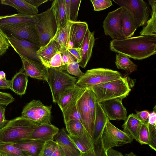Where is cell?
I'll return each mask as SVG.
<instances>
[{"label":"cell","instance_id":"003e7915","mask_svg":"<svg viewBox=\"0 0 156 156\" xmlns=\"http://www.w3.org/2000/svg\"></svg>","mask_w":156,"mask_h":156},{"label":"cell","instance_id":"836d02e7","mask_svg":"<svg viewBox=\"0 0 156 156\" xmlns=\"http://www.w3.org/2000/svg\"><path fill=\"white\" fill-rule=\"evenodd\" d=\"M115 64L118 69H123L129 73L137 69V66L129 57L121 54H116Z\"/></svg>","mask_w":156,"mask_h":156},{"label":"cell","instance_id":"83f0119b","mask_svg":"<svg viewBox=\"0 0 156 156\" xmlns=\"http://www.w3.org/2000/svg\"><path fill=\"white\" fill-rule=\"evenodd\" d=\"M28 76L24 71L20 70L11 80L10 89L19 95L24 94L28 80Z\"/></svg>","mask_w":156,"mask_h":156},{"label":"cell","instance_id":"3957f363","mask_svg":"<svg viewBox=\"0 0 156 156\" xmlns=\"http://www.w3.org/2000/svg\"><path fill=\"white\" fill-rule=\"evenodd\" d=\"M96 95L97 102L116 98L123 99L131 90L127 78H122L98 84L88 88Z\"/></svg>","mask_w":156,"mask_h":156},{"label":"cell","instance_id":"9f6ffc18","mask_svg":"<svg viewBox=\"0 0 156 156\" xmlns=\"http://www.w3.org/2000/svg\"><path fill=\"white\" fill-rule=\"evenodd\" d=\"M106 153L108 156H124L121 152L112 148L109 149Z\"/></svg>","mask_w":156,"mask_h":156},{"label":"cell","instance_id":"6125c7cd","mask_svg":"<svg viewBox=\"0 0 156 156\" xmlns=\"http://www.w3.org/2000/svg\"><path fill=\"white\" fill-rule=\"evenodd\" d=\"M0 154L1 155V156H7L6 155H5L1 153L0 152Z\"/></svg>","mask_w":156,"mask_h":156},{"label":"cell","instance_id":"7402d4cb","mask_svg":"<svg viewBox=\"0 0 156 156\" xmlns=\"http://www.w3.org/2000/svg\"><path fill=\"white\" fill-rule=\"evenodd\" d=\"M95 41L94 32H91L88 29L87 31L81 48V60L79 66L85 68L90 58Z\"/></svg>","mask_w":156,"mask_h":156},{"label":"cell","instance_id":"7c38bea8","mask_svg":"<svg viewBox=\"0 0 156 156\" xmlns=\"http://www.w3.org/2000/svg\"><path fill=\"white\" fill-rule=\"evenodd\" d=\"M122 99L121 98H116L99 103L109 121H125L126 119L127 112L122 104Z\"/></svg>","mask_w":156,"mask_h":156},{"label":"cell","instance_id":"d6a6232c","mask_svg":"<svg viewBox=\"0 0 156 156\" xmlns=\"http://www.w3.org/2000/svg\"><path fill=\"white\" fill-rule=\"evenodd\" d=\"M85 89H82L75 85L73 87L65 91L57 103L62 112L80 93Z\"/></svg>","mask_w":156,"mask_h":156},{"label":"cell","instance_id":"11a10c76","mask_svg":"<svg viewBox=\"0 0 156 156\" xmlns=\"http://www.w3.org/2000/svg\"><path fill=\"white\" fill-rule=\"evenodd\" d=\"M34 6L38 7L42 4L48 1V0H25Z\"/></svg>","mask_w":156,"mask_h":156},{"label":"cell","instance_id":"277c9868","mask_svg":"<svg viewBox=\"0 0 156 156\" xmlns=\"http://www.w3.org/2000/svg\"><path fill=\"white\" fill-rule=\"evenodd\" d=\"M48 70L47 82L50 88L53 101L58 103L62 94L75 86L77 79L59 67L49 68Z\"/></svg>","mask_w":156,"mask_h":156},{"label":"cell","instance_id":"7dc6e473","mask_svg":"<svg viewBox=\"0 0 156 156\" xmlns=\"http://www.w3.org/2000/svg\"><path fill=\"white\" fill-rule=\"evenodd\" d=\"M14 100V98L10 94L0 91V105L7 106Z\"/></svg>","mask_w":156,"mask_h":156},{"label":"cell","instance_id":"d4e9b609","mask_svg":"<svg viewBox=\"0 0 156 156\" xmlns=\"http://www.w3.org/2000/svg\"><path fill=\"white\" fill-rule=\"evenodd\" d=\"M0 3L14 8L20 14L31 15L38 14V8L25 0H2Z\"/></svg>","mask_w":156,"mask_h":156},{"label":"cell","instance_id":"ba28073f","mask_svg":"<svg viewBox=\"0 0 156 156\" xmlns=\"http://www.w3.org/2000/svg\"><path fill=\"white\" fill-rule=\"evenodd\" d=\"M51 105H45L38 100H33L23 108L22 116L39 125L51 124Z\"/></svg>","mask_w":156,"mask_h":156},{"label":"cell","instance_id":"4fadbf2b","mask_svg":"<svg viewBox=\"0 0 156 156\" xmlns=\"http://www.w3.org/2000/svg\"><path fill=\"white\" fill-rule=\"evenodd\" d=\"M20 57L23 66L21 69L30 77L48 81L49 68L42 63L34 61L18 54Z\"/></svg>","mask_w":156,"mask_h":156},{"label":"cell","instance_id":"ffe728a7","mask_svg":"<svg viewBox=\"0 0 156 156\" xmlns=\"http://www.w3.org/2000/svg\"><path fill=\"white\" fill-rule=\"evenodd\" d=\"M69 135L81 153L88 156H96L92 137L86 131L80 136Z\"/></svg>","mask_w":156,"mask_h":156},{"label":"cell","instance_id":"2e32d148","mask_svg":"<svg viewBox=\"0 0 156 156\" xmlns=\"http://www.w3.org/2000/svg\"><path fill=\"white\" fill-rule=\"evenodd\" d=\"M55 136V141L62 156H80V151L64 129L59 130Z\"/></svg>","mask_w":156,"mask_h":156},{"label":"cell","instance_id":"ab89813d","mask_svg":"<svg viewBox=\"0 0 156 156\" xmlns=\"http://www.w3.org/2000/svg\"><path fill=\"white\" fill-rule=\"evenodd\" d=\"M81 0H70V21H77Z\"/></svg>","mask_w":156,"mask_h":156},{"label":"cell","instance_id":"681fc988","mask_svg":"<svg viewBox=\"0 0 156 156\" xmlns=\"http://www.w3.org/2000/svg\"><path fill=\"white\" fill-rule=\"evenodd\" d=\"M67 49L79 63L81 60V48H69Z\"/></svg>","mask_w":156,"mask_h":156},{"label":"cell","instance_id":"f35d334b","mask_svg":"<svg viewBox=\"0 0 156 156\" xmlns=\"http://www.w3.org/2000/svg\"><path fill=\"white\" fill-rule=\"evenodd\" d=\"M62 57L63 66L59 68L65 71L66 69L67 64L74 61H77L75 58L69 51L67 48H63L60 50Z\"/></svg>","mask_w":156,"mask_h":156},{"label":"cell","instance_id":"8992f818","mask_svg":"<svg viewBox=\"0 0 156 156\" xmlns=\"http://www.w3.org/2000/svg\"><path fill=\"white\" fill-rule=\"evenodd\" d=\"M38 22L36 23L39 37L40 47L47 43L55 36L58 25L55 13L51 7L38 14Z\"/></svg>","mask_w":156,"mask_h":156},{"label":"cell","instance_id":"52a82bcc","mask_svg":"<svg viewBox=\"0 0 156 156\" xmlns=\"http://www.w3.org/2000/svg\"><path fill=\"white\" fill-rule=\"evenodd\" d=\"M7 36L26 40L40 47L39 37L36 23H22L0 24Z\"/></svg>","mask_w":156,"mask_h":156},{"label":"cell","instance_id":"b9f144b4","mask_svg":"<svg viewBox=\"0 0 156 156\" xmlns=\"http://www.w3.org/2000/svg\"><path fill=\"white\" fill-rule=\"evenodd\" d=\"M94 10L100 11L105 9L112 5V2L110 0H91Z\"/></svg>","mask_w":156,"mask_h":156},{"label":"cell","instance_id":"5b68a950","mask_svg":"<svg viewBox=\"0 0 156 156\" xmlns=\"http://www.w3.org/2000/svg\"><path fill=\"white\" fill-rule=\"evenodd\" d=\"M118 71L104 68H97L87 70L78 78L75 85L83 89L122 78Z\"/></svg>","mask_w":156,"mask_h":156},{"label":"cell","instance_id":"603a6c76","mask_svg":"<svg viewBox=\"0 0 156 156\" xmlns=\"http://www.w3.org/2000/svg\"><path fill=\"white\" fill-rule=\"evenodd\" d=\"M143 122L136 114H130L122 126L123 131L133 140L137 141Z\"/></svg>","mask_w":156,"mask_h":156},{"label":"cell","instance_id":"6da1fadb","mask_svg":"<svg viewBox=\"0 0 156 156\" xmlns=\"http://www.w3.org/2000/svg\"><path fill=\"white\" fill-rule=\"evenodd\" d=\"M109 48L117 53L142 60L156 54V36L146 35L113 39Z\"/></svg>","mask_w":156,"mask_h":156},{"label":"cell","instance_id":"d6986e66","mask_svg":"<svg viewBox=\"0 0 156 156\" xmlns=\"http://www.w3.org/2000/svg\"><path fill=\"white\" fill-rule=\"evenodd\" d=\"M59 129L51 124H43L38 125L27 139L37 140L44 142L53 140L58 133Z\"/></svg>","mask_w":156,"mask_h":156},{"label":"cell","instance_id":"4316f807","mask_svg":"<svg viewBox=\"0 0 156 156\" xmlns=\"http://www.w3.org/2000/svg\"><path fill=\"white\" fill-rule=\"evenodd\" d=\"M122 7V29L125 38L132 37L138 27L137 24L129 11Z\"/></svg>","mask_w":156,"mask_h":156},{"label":"cell","instance_id":"30bf717a","mask_svg":"<svg viewBox=\"0 0 156 156\" xmlns=\"http://www.w3.org/2000/svg\"><path fill=\"white\" fill-rule=\"evenodd\" d=\"M103 145L107 151L112 147L130 144L133 140L123 131L107 122L101 136Z\"/></svg>","mask_w":156,"mask_h":156},{"label":"cell","instance_id":"db71d44e","mask_svg":"<svg viewBox=\"0 0 156 156\" xmlns=\"http://www.w3.org/2000/svg\"><path fill=\"white\" fill-rule=\"evenodd\" d=\"M11 80L4 79L0 77V89H10Z\"/></svg>","mask_w":156,"mask_h":156},{"label":"cell","instance_id":"f907efd6","mask_svg":"<svg viewBox=\"0 0 156 156\" xmlns=\"http://www.w3.org/2000/svg\"><path fill=\"white\" fill-rule=\"evenodd\" d=\"M5 106L0 105V129L7 124L8 121L5 118Z\"/></svg>","mask_w":156,"mask_h":156},{"label":"cell","instance_id":"4dcf8cb0","mask_svg":"<svg viewBox=\"0 0 156 156\" xmlns=\"http://www.w3.org/2000/svg\"><path fill=\"white\" fill-rule=\"evenodd\" d=\"M86 89L80 93L62 112L65 123L69 120L73 119L78 120L82 123L80 115L77 109V103Z\"/></svg>","mask_w":156,"mask_h":156},{"label":"cell","instance_id":"03108f58","mask_svg":"<svg viewBox=\"0 0 156 156\" xmlns=\"http://www.w3.org/2000/svg\"></svg>","mask_w":156,"mask_h":156},{"label":"cell","instance_id":"ac0fdd59","mask_svg":"<svg viewBox=\"0 0 156 156\" xmlns=\"http://www.w3.org/2000/svg\"><path fill=\"white\" fill-rule=\"evenodd\" d=\"M45 142L37 140L25 139L12 143L29 156H42Z\"/></svg>","mask_w":156,"mask_h":156},{"label":"cell","instance_id":"8d00e7d4","mask_svg":"<svg viewBox=\"0 0 156 156\" xmlns=\"http://www.w3.org/2000/svg\"><path fill=\"white\" fill-rule=\"evenodd\" d=\"M148 124L147 122H143L140 129L137 141L141 145H148L149 138Z\"/></svg>","mask_w":156,"mask_h":156},{"label":"cell","instance_id":"816d5d0a","mask_svg":"<svg viewBox=\"0 0 156 156\" xmlns=\"http://www.w3.org/2000/svg\"><path fill=\"white\" fill-rule=\"evenodd\" d=\"M150 113L147 110L136 111V114L143 122H147Z\"/></svg>","mask_w":156,"mask_h":156},{"label":"cell","instance_id":"1f68e13d","mask_svg":"<svg viewBox=\"0 0 156 156\" xmlns=\"http://www.w3.org/2000/svg\"><path fill=\"white\" fill-rule=\"evenodd\" d=\"M71 23V21H68L65 25L58 29L53 38L60 47V50L68 48Z\"/></svg>","mask_w":156,"mask_h":156},{"label":"cell","instance_id":"6f0895ef","mask_svg":"<svg viewBox=\"0 0 156 156\" xmlns=\"http://www.w3.org/2000/svg\"><path fill=\"white\" fill-rule=\"evenodd\" d=\"M65 8L68 20L70 21V0H65Z\"/></svg>","mask_w":156,"mask_h":156},{"label":"cell","instance_id":"484cf974","mask_svg":"<svg viewBox=\"0 0 156 156\" xmlns=\"http://www.w3.org/2000/svg\"><path fill=\"white\" fill-rule=\"evenodd\" d=\"M38 21V14L31 15L18 13L0 16V24L22 23H36Z\"/></svg>","mask_w":156,"mask_h":156},{"label":"cell","instance_id":"60d3db41","mask_svg":"<svg viewBox=\"0 0 156 156\" xmlns=\"http://www.w3.org/2000/svg\"><path fill=\"white\" fill-rule=\"evenodd\" d=\"M66 70L69 74L75 76L78 78L84 74V73L80 70L79 63L77 61H74L68 63Z\"/></svg>","mask_w":156,"mask_h":156},{"label":"cell","instance_id":"680465c9","mask_svg":"<svg viewBox=\"0 0 156 156\" xmlns=\"http://www.w3.org/2000/svg\"><path fill=\"white\" fill-rule=\"evenodd\" d=\"M51 156H62L57 143L55 150Z\"/></svg>","mask_w":156,"mask_h":156},{"label":"cell","instance_id":"74e56055","mask_svg":"<svg viewBox=\"0 0 156 156\" xmlns=\"http://www.w3.org/2000/svg\"><path fill=\"white\" fill-rule=\"evenodd\" d=\"M88 105L92 121L94 123L97 101L95 95L90 89H88Z\"/></svg>","mask_w":156,"mask_h":156},{"label":"cell","instance_id":"cb8c5ba5","mask_svg":"<svg viewBox=\"0 0 156 156\" xmlns=\"http://www.w3.org/2000/svg\"><path fill=\"white\" fill-rule=\"evenodd\" d=\"M109 121L99 104L97 103L96 110L94 123L92 140L95 144L101 137L106 124Z\"/></svg>","mask_w":156,"mask_h":156},{"label":"cell","instance_id":"f546056e","mask_svg":"<svg viewBox=\"0 0 156 156\" xmlns=\"http://www.w3.org/2000/svg\"><path fill=\"white\" fill-rule=\"evenodd\" d=\"M51 7L55 13L58 29L68 21L65 10V0H54Z\"/></svg>","mask_w":156,"mask_h":156},{"label":"cell","instance_id":"7bdbcfd3","mask_svg":"<svg viewBox=\"0 0 156 156\" xmlns=\"http://www.w3.org/2000/svg\"><path fill=\"white\" fill-rule=\"evenodd\" d=\"M10 46L7 35L0 27V56L5 52Z\"/></svg>","mask_w":156,"mask_h":156},{"label":"cell","instance_id":"f5cc1de1","mask_svg":"<svg viewBox=\"0 0 156 156\" xmlns=\"http://www.w3.org/2000/svg\"><path fill=\"white\" fill-rule=\"evenodd\" d=\"M154 110L149 114L148 119L147 122L151 125L156 126V106L154 108Z\"/></svg>","mask_w":156,"mask_h":156},{"label":"cell","instance_id":"5bb4252c","mask_svg":"<svg viewBox=\"0 0 156 156\" xmlns=\"http://www.w3.org/2000/svg\"><path fill=\"white\" fill-rule=\"evenodd\" d=\"M8 37L10 46L18 54H20L23 57L41 62L36 54V52L40 48V46L28 41L12 36H8Z\"/></svg>","mask_w":156,"mask_h":156},{"label":"cell","instance_id":"44dd1931","mask_svg":"<svg viewBox=\"0 0 156 156\" xmlns=\"http://www.w3.org/2000/svg\"><path fill=\"white\" fill-rule=\"evenodd\" d=\"M60 49L59 45L52 38L46 44L40 47L36 52V54L41 62L49 68L51 58L60 51Z\"/></svg>","mask_w":156,"mask_h":156},{"label":"cell","instance_id":"e0dca14e","mask_svg":"<svg viewBox=\"0 0 156 156\" xmlns=\"http://www.w3.org/2000/svg\"><path fill=\"white\" fill-rule=\"evenodd\" d=\"M88 29V24L86 22H71L67 48H80Z\"/></svg>","mask_w":156,"mask_h":156},{"label":"cell","instance_id":"c3c4849f","mask_svg":"<svg viewBox=\"0 0 156 156\" xmlns=\"http://www.w3.org/2000/svg\"><path fill=\"white\" fill-rule=\"evenodd\" d=\"M96 156H108L104 147L101 137L94 144Z\"/></svg>","mask_w":156,"mask_h":156},{"label":"cell","instance_id":"7a4b0ae2","mask_svg":"<svg viewBox=\"0 0 156 156\" xmlns=\"http://www.w3.org/2000/svg\"><path fill=\"white\" fill-rule=\"evenodd\" d=\"M39 125L22 116L9 120L0 129V143H13L27 139Z\"/></svg>","mask_w":156,"mask_h":156},{"label":"cell","instance_id":"bcb514c9","mask_svg":"<svg viewBox=\"0 0 156 156\" xmlns=\"http://www.w3.org/2000/svg\"><path fill=\"white\" fill-rule=\"evenodd\" d=\"M63 66L62 57L60 52L59 51L51 58L49 65V68H58Z\"/></svg>","mask_w":156,"mask_h":156},{"label":"cell","instance_id":"ee69618b","mask_svg":"<svg viewBox=\"0 0 156 156\" xmlns=\"http://www.w3.org/2000/svg\"><path fill=\"white\" fill-rule=\"evenodd\" d=\"M149 133L148 145L155 151H156V126L148 123Z\"/></svg>","mask_w":156,"mask_h":156},{"label":"cell","instance_id":"8fae6325","mask_svg":"<svg viewBox=\"0 0 156 156\" xmlns=\"http://www.w3.org/2000/svg\"><path fill=\"white\" fill-rule=\"evenodd\" d=\"M122 7L108 13L103 23L105 34L113 39L125 38L122 29Z\"/></svg>","mask_w":156,"mask_h":156},{"label":"cell","instance_id":"94428289","mask_svg":"<svg viewBox=\"0 0 156 156\" xmlns=\"http://www.w3.org/2000/svg\"><path fill=\"white\" fill-rule=\"evenodd\" d=\"M124 156H137L135 154H134L133 152H131L130 153L128 154H125Z\"/></svg>","mask_w":156,"mask_h":156},{"label":"cell","instance_id":"be15d7a7","mask_svg":"<svg viewBox=\"0 0 156 156\" xmlns=\"http://www.w3.org/2000/svg\"><path fill=\"white\" fill-rule=\"evenodd\" d=\"M80 156H88L85 155L81 153Z\"/></svg>","mask_w":156,"mask_h":156},{"label":"cell","instance_id":"e7e4bbea","mask_svg":"<svg viewBox=\"0 0 156 156\" xmlns=\"http://www.w3.org/2000/svg\"><path fill=\"white\" fill-rule=\"evenodd\" d=\"M0 156H1V155H0Z\"/></svg>","mask_w":156,"mask_h":156},{"label":"cell","instance_id":"9a60e30c","mask_svg":"<svg viewBox=\"0 0 156 156\" xmlns=\"http://www.w3.org/2000/svg\"><path fill=\"white\" fill-rule=\"evenodd\" d=\"M88 89L87 88L78 100L77 107L83 125L86 130L92 137L94 131V123L92 119L88 105Z\"/></svg>","mask_w":156,"mask_h":156},{"label":"cell","instance_id":"f1b7e54d","mask_svg":"<svg viewBox=\"0 0 156 156\" xmlns=\"http://www.w3.org/2000/svg\"><path fill=\"white\" fill-rule=\"evenodd\" d=\"M151 7V17L140 32V36L152 35L156 36V0L148 1Z\"/></svg>","mask_w":156,"mask_h":156},{"label":"cell","instance_id":"e575fe53","mask_svg":"<svg viewBox=\"0 0 156 156\" xmlns=\"http://www.w3.org/2000/svg\"><path fill=\"white\" fill-rule=\"evenodd\" d=\"M65 124L68 134L72 136H82L86 131L82 122L77 120H69Z\"/></svg>","mask_w":156,"mask_h":156},{"label":"cell","instance_id":"d590c367","mask_svg":"<svg viewBox=\"0 0 156 156\" xmlns=\"http://www.w3.org/2000/svg\"><path fill=\"white\" fill-rule=\"evenodd\" d=\"M0 152L7 156H29L23 151L15 146L12 143H0Z\"/></svg>","mask_w":156,"mask_h":156},{"label":"cell","instance_id":"f6af8a7d","mask_svg":"<svg viewBox=\"0 0 156 156\" xmlns=\"http://www.w3.org/2000/svg\"><path fill=\"white\" fill-rule=\"evenodd\" d=\"M56 144V142L53 140L45 142L43 149L42 156H51L55 150Z\"/></svg>","mask_w":156,"mask_h":156},{"label":"cell","instance_id":"9c48e42d","mask_svg":"<svg viewBox=\"0 0 156 156\" xmlns=\"http://www.w3.org/2000/svg\"><path fill=\"white\" fill-rule=\"evenodd\" d=\"M120 7L128 10L138 27L145 25L149 18L151 10L148 4L143 0H113Z\"/></svg>","mask_w":156,"mask_h":156},{"label":"cell","instance_id":"91938a15","mask_svg":"<svg viewBox=\"0 0 156 156\" xmlns=\"http://www.w3.org/2000/svg\"><path fill=\"white\" fill-rule=\"evenodd\" d=\"M6 75H5V73L2 71H0V77H1V78L6 79Z\"/></svg>","mask_w":156,"mask_h":156}]
</instances>
